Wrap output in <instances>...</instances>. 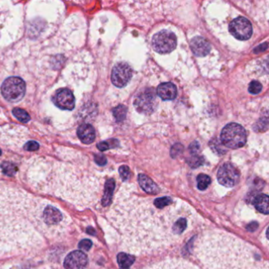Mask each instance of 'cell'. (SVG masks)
Here are the masks:
<instances>
[{
  "label": "cell",
  "mask_w": 269,
  "mask_h": 269,
  "mask_svg": "<svg viewBox=\"0 0 269 269\" xmlns=\"http://www.w3.org/2000/svg\"><path fill=\"white\" fill-rule=\"evenodd\" d=\"M185 213L170 197L153 198L121 190L110 213V220L128 252L151 254L179 241L187 228Z\"/></svg>",
  "instance_id": "6da1fadb"
},
{
  "label": "cell",
  "mask_w": 269,
  "mask_h": 269,
  "mask_svg": "<svg viewBox=\"0 0 269 269\" xmlns=\"http://www.w3.org/2000/svg\"><path fill=\"white\" fill-rule=\"evenodd\" d=\"M194 252L205 269H269L258 249L224 232H209L198 238Z\"/></svg>",
  "instance_id": "7a4b0ae2"
},
{
  "label": "cell",
  "mask_w": 269,
  "mask_h": 269,
  "mask_svg": "<svg viewBox=\"0 0 269 269\" xmlns=\"http://www.w3.org/2000/svg\"><path fill=\"white\" fill-rule=\"evenodd\" d=\"M220 139L224 146L229 149H239L247 143V132L241 125L229 123L223 129Z\"/></svg>",
  "instance_id": "3957f363"
},
{
  "label": "cell",
  "mask_w": 269,
  "mask_h": 269,
  "mask_svg": "<svg viewBox=\"0 0 269 269\" xmlns=\"http://www.w3.org/2000/svg\"><path fill=\"white\" fill-rule=\"evenodd\" d=\"M1 92L7 101L12 103L20 101L25 94V83L21 77H8L2 83Z\"/></svg>",
  "instance_id": "277c9868"
},
{
  "label": "cell",
  "mask_w": 269,
  "mask_h": 269,
  "mask_svg": "<svg viewBox=\"0 0 269 269\" xmlns=\"http://www.w3.org/2000/svg\"><path fill=\"white\" fill-rule=\"evenodd\" d=\"M177 44V38L175 33L168 30L160 31L155 34L153 38V47L156 52L167 54L175 50Z\"/></svg>",
  "instance_id": "5b68a950"
},
{
  "label": "cell",
  "mask_w": 269,
  "mask_h": 269,
  "mask_svg": "<svg viewBox=\"0 0 269 269\" xmlns=\"http://www.w3.org/2000/svg\"><path fill=\"white\" fill-rule=\"evenodd\" d=\"M229 31L238 40H247L252 36L253 28L248 19L239 17L231 22Z\"/></svg>",
  "instance_id": "8992f818"
},
{
  "label": "cell",
  "mask_w": 269,
  "mask_h": 269,
  "mask_svg": "<svg viewBox=\"0 0 269 269\" xmlns=\"http://www.w3.org/2000/svg\"><path fill=\"white\" fill-rule=\"evenodd\" d=\"M217 179L219 183L224 187H235L239 183V171L232 164H224L219 169Z\"/></svg>",
  "instance_id": "52a82bcc"
},
{
  "label": "cell",
  "mask_w": 269,
  "mask_h": 269,
  "mask_svg": "<svg viewBox=\"0 0 269 269\" xmlns=\"http://www.w3.org/2000/svg\"><path fill=\"white\" fill-rule=\"evenodd\" d=\"M133 74L130 65L120 62L115 65L111 73V81L118 88L126 86L130 81Z\"/></svg>",
  "instance_id": "ba28073f"
},
{
  "label": "cell",
  "mask_w": 269,
  "mask_h": 269,
  "mask_svg": "<svg viewBox=\"0 0 269 269\" xmlns=\"http://www.w3.org/2000/svg\"><path fill=\"white\" fill-rule=\"evenodd\" d=\"M156 99L152 90H146L136 98L134 106L141 113H152L156 107Z\"/></svg>",
  "instance_id": "9c48e42d"
},
{
  "label": "cell",
  "mask_w": 269,
  "mask_h": 269,
  "mask_svg": "<svg viewBox=\"0 0 269 269\" xmlns=\"http://www.w3.org/2000/svg\"><path fill=\"white\" fill-rule=\"evenodd\" d=\"M52 100L54 104L62 110L71 111L75 107V97L71 91L67 89L57 91Z\"/></svg>",
  "instance_id": "30bf717a"
},
{
  "label": "cell",
  "mask_w": 269,
  "mask_h": 269,
  "mask_svg": "<svg viewBox=\"0 0 269 269\" xmlns=\"http://www.w3.org/2000/svg\"><path fill=\"white\" fill-rule=\"evenodd\" d=\"M88 265V257L82 251H75L68 254L64 260L66 269H85Z\"/></svg>",
  "instance_id": "8fae6325"
},
{
  "label": "cell",
  "mask_w": 269,
  "mask_h": 269,
  "mask_svg": "<svg viewBox=\"0 0 269 269\" xmlns=\"http://www.w3.org/2000/svg\"><path fill=\"white\" fill-rule=\"evenodd\" d=\"M144 269H199L190 262L181 259H168Z\"/></svg>",
  "instance_id": "7c38bea8"
},
{
  "label": "cell",
  "mask_w": 269,
  "mask_h": 269,
  "mask_svg": "<svg viewBox=\"0 0 269 269\" xmlns=\"http://www.w3.org/2000/svg\"><path fill=\"white\" fill-rule=\"evenodd\" d=\"M63 215L57 208L52 205H47L41 213V219L43 224L47 226H57L63 222Z\"/></svg>",
  "instance_id": "4fadbf2b"
},
{
  "label": "cell",
  "mask_w": 269,
  "mask_h": 269,
  "mask_svg": "<svg viewBox=\"0 0 269 269\" xmlns=\"http://www.w3.org/2000/svg\"><path fill=\"white\" fill-rule=\"evenodd\" d=\"M190 47L194 55L198 57H204L209 54L211 46L207 40L202 36H196L190 42Z\"/></svg>",
  "instance_id": "5bb4252c"
},
{
  "label": "cell",
  "mask_w": 269,
  "mask_h": 269,
  "mask_svg": "<svg viewBox=\"0 0 269 269\" xmlns=\"http://www.w3.org/2000/svg\"><path fill=\"white\" fill-rule=\"evenodd\" d=\"M77 136L82 143L89 145L94 141L96 132L93 126L90 124H82L77 129Z\"/></svg>",
  "instance_id": "9a60e30c"
},
{
  "label": "cell",
  "mask_w": 269,
  "mask_h": 269,
  "mask_svg": "<svg viewBox=\"0 0 269 269\" xmlns=\"http://www.w3.org/2000/svg\"><path fill=\"white\" fill-rule=\"evenodd\" d=\"M157 95L164 100H175L177 96V89L172 83H162L157 88Z\"/></svg>",
  "instance_id": "2e32d148"
},
{
  "label": "cell",
  "mask_w": 269,
  "mask_h": 269,
  "mask_svg": "<svg viewBox=\"0 0 269 269\" xmlns=\"http://www.w3.org/2000/svg\"><path fill=\"white\" fill-rule=\"evenodd\" d=\"M138 182H139L141 188L143 189L148 194H157L160 191V189L157 187V185L144 174H140L138 175Z\"/></svg>",
  "instance_id": "e0dca14e"
},
{
  "label": "cell",
  "mask_w": 269,
  "mask_h": 269,
  "mask_svg": "<svg viewBox=\"0 0 269 269\" xmlns=\"http://www.w3.org/2000/svg\"><path fill=\"white\" fill-rule=\"evenodd\" d=\"M254 205L258 211L263 214H269V197L266 194L258 195L254 199Z\"/></svg>",
  "instance_id": "ac0fdd59"
},
{
  "label": "cell",
  "mask_w": 269,
  "mask_h": 269,
  "mask_svg": "<svg viewBox=\"0 0 269 269\" xmlns=\"http://www.w3.org/2000/svg\"><path fill=\"white\" fill-rule=\"evenodd\" d=\"M115 183L114 179H109L105 183V190H104V197L102 200V204L104 206H107L111 203V197L115 190Z\"/></svg>",
  "instance_id": "d6986e66"
},
{
  "label": "cell",
  "mask_w": 269,
  "mask_h": 269,
  "mask_svg": "<svg viewBox=\"0 0 269 269\" xmlns=\"http://www.w3.org/2000/svg\"><path fill=\"white\" fill-rule=\"evenodd\" d=\"M117 261L119 263V266L122 269H128L135 262V258L132 256L130 254H126V253H120L118 254Z\"/></svg>",
  "instance_id": "ffe728a7"
},
{
  "label": "cell",
  "mask_w": 269,
  "mask_h": 269,
  "mask_svg": "<svg viewBox=\"0 0 269 269\" xmlns=\"http://www.w3.org/2000/svg\"><path fill=\"white\" fill-rule=\"evenodd\" d=\"M119 146V141L116 139H111L108 141H102L98 144L97 148L101 152L108 150L110 149H114L115 147Z\"/></svg>",
  "instance_id": "44dd1931"
},
{
  "label": "cell",
  "mask_w": 269,
  "mask_h": 269,
  "mask_svg": "<svg viewBox=\"0 0 269 269\" xmlns=\"http://www.w3.org/2000/svg\"><path fill=\"white\" fill-rule=\"evenodd\" d=\"M197 182H198V189L200 190H205L211 183V179L209 175L201 174V175H198Z\"/></svg>",
  "instance_id": "7402d4cb"
},
{
  "label": "cell",
  "mask_w": 269,
  "mask_h": 269,
  "mask_svg": "<svg viewBox=\"0 0 269 269\" xmlns=\"http://www.w3.org/2000/svg\"><path fill=\"white\" fill-rule=\"evenodd\" d=\"M127 108L124 105H119L113 109V115L117 121L124 120L126 119Z\"/></svg>",
  "instance_id": "603a6c76"
},
{
  "label": "cell",
  "mask_w": 269,
  "mask_h": 269,
  "mask_svg": "<svg viewBox=\"0 0 269 269\" xmlns=\"http://www.w3.org/2000/svg\"><path fill=\"white\" fill-rule=\"evenodd\" d=\"M13 114L14 116L18 119L19 121H21V122H28L30 120V116L27 113L26 111L24 110L21 109V108H13Z\"/></svg>",
  "instance_id": "cb8c5ba5"
},
{
  "label": "cell",
  "mask_w": 269,
  "mask_h": 269,
  "mask_svg": "<svg viewBox=\"0 0 269 269\" xmlns=\"http://www.w3.org/2000/svg\"><path fill=\"white\" fill-rule=\"evenodd\" d=\"M2 172L8 176H13L17 172V168L12 163L4 162L1 164Z\"/></svg>",
  "instance_id": "d4e9b609"
},
{
  "label": "cell",
  "mask_w": 269,
  "mask_h": 269,
  "mask_svg": "<svg viewBox=\"0 0 269 269\" xmlns=\"http://www.w3.org/2000/svg\"><path fill=\"white\" fill-rule=\"evenodd\" d=\"M262 90V85L258 81H252L250 84L249 86V92H251V94L257 95L259 94Z\"/></svg>",
  "instance_id": "484cf974"
},
{
  "label": "cell",
  "mask_w": 269,
  "mask_h": 269,
  "mask_svg": "<svg viewBox=\"0 0 269 269\" xmlns=\"http://www.w3.org/2000/svg\"><path fill=\"white\" fill-rule=\"evenodd\" d=\"M188 162L192 168H198L199 166L202 165V163H203V159L201 156H194L189 160Z\"/></svg>",
  "instance_id": "4316f807"
},
{
  "label": "cell",
  "mask_w": 269,
  "mask_h": 269,
  "mask_svg": "<svg viewBox=\"0 0 269 269\" xmlns=\"http://www.w3.org/2000/svg\"><path fill=\"white\" fill-rule=\"evenodd\" d=\"M119 174L122 180H127L130 176V168L127 166H121L119 168Z\"/></svg>",
  "instance_id": "83f0119b"
},
{
  "label": "cell",
  "mask_w": 269,
  "mask_h": 269,
  "mask_svg": "<svg viewBox=\"0 0 269 269\" xmlns=\"http://www.w3.org/2000/svg\"><path fill=\"white\" fill-rule=\"evenodd\" d=\"M92 243L89 239H84L82 241L80 242L78 244V248L83 250V251H89L92 247Z\"/></svg>",
  "instance_id": "f1b7e54d"
},
{
  "label": "cell",
  "mask_w": 269,
  "mask_h": 269,
  "mask_svg": "<svg viewBox=\"0 0 269 269\" xmlns=\"http://www.w3.org/2000/svg\"><path fill=\"white\" fill-rule=\"evenodd\" d=\"M39 147H40V145L36 141H30L27 142L26 145H24V149L26 151L32 152V151L38 150Z\"/></svg>",
  "instance_id": "f546056e"
},
{
  "label": "cell",
  "mask_w": 269,
  "mask_h": 269,
  "mask_svg": "<svg viewBox=\"0 0 269 269\" xmlns=\"http://www.w3.org/2000/svg\"><path fill=\"white\" fill-rule=\"evenodd\" d=\"M183 146L180 144H176V145H174L171 149V156L173 157L178 156V155L180 154V153H183Z\"/></svg>",
  "instance_id": "4dcf8cb0"
},
{
  "label": "cell",
  "mask_w": 269,
  "mask_h": 269,
  "mask_svg": "<svg viewBox=\"0 0 269 269\" xmlns=\"http://www.w3.org/2000/svg\"><path fill=\"white\" fill-rule=\"evenodd\" d=\"M95 162L99 166H104L107 164V159L102 154H97L95 156Z\"/></svg>",
  "instance_id": "1f68e13d"
},
{
  "label": "cell",
  "mask_w": 269,
  "mask_h": 269,
  "mask_svg": "<svg viewBox=\"0 0 269 269\" xmlns=\"http://www.w3.org/2000/svg\"><path fill=\"white\" fill-rule=\"evenodd\" d=\"M190 149L191 154L198 153V151L199 150V144L197 141H194L190 145Z\"/></svg>",
  "instance_id": "d6a6232c"
},
{
  "label": "cell",
  "mask_w": 269,
  "mask_h": 269,
  "mask_svg": "<svg viewBox=\"0 0 269 269\" xmlns=\"http://www.w3.org/2000/svg\"><path fill=\"white\" fill-rule=\"evenodd\" d=\"M268 48V45L267 43H264V44H261L259 47H257V48L254 49V52L255 53H258L260 52V51H264L265 50H266V49Z\"/></svg>",
  "instance_id": "836d02e7"
},
{
  "label": "cell",
  "mask_w": 269,
  "mask_h": 269,
  "mask_svg": "<svg viewBox=\"0 0 269 269\" xmlns=\"http://www.w3.org/2000/svg\"><path fill=\"white\" fill-rule=\"evenodd\" d=\"M257 228H258V224H256V223H253V224H251V225L247 228V229L250 230L251 232H254Z\"/></svg>",
  "instance_id": "e575fe53"
},
{
  "label": "cell",
  "mask_w": 269,
  "mask_h": 269,
  "mask_svg": "<svg viewBox=\"0 0 269 269\" xmlns=\"http://www.w3.org/2000/svg\"><path fill=\"white\" fill-rule=\"evenodd\" d=\"M87 233L90 234L92 236H95V235H96L94 229L92 228H88V229H87Z\"/></svg>",
  "instance_id": "d590c367"
},
{
  "label": "cell",
  "mask_w": 269,
  "mask_h": 269,
  "mask_svg": "<svg viewBox=\"0 0 269 269\" xmlns=\"http://www.w3.org/2000/svg\"><path fill=\"white\" fill-rule=\"evenodd\" d=\"M1 154H2V151L0 149V156H1Z\"/></svg>",
  "instance_id": "8d00e7d4"
}]
</instances>
